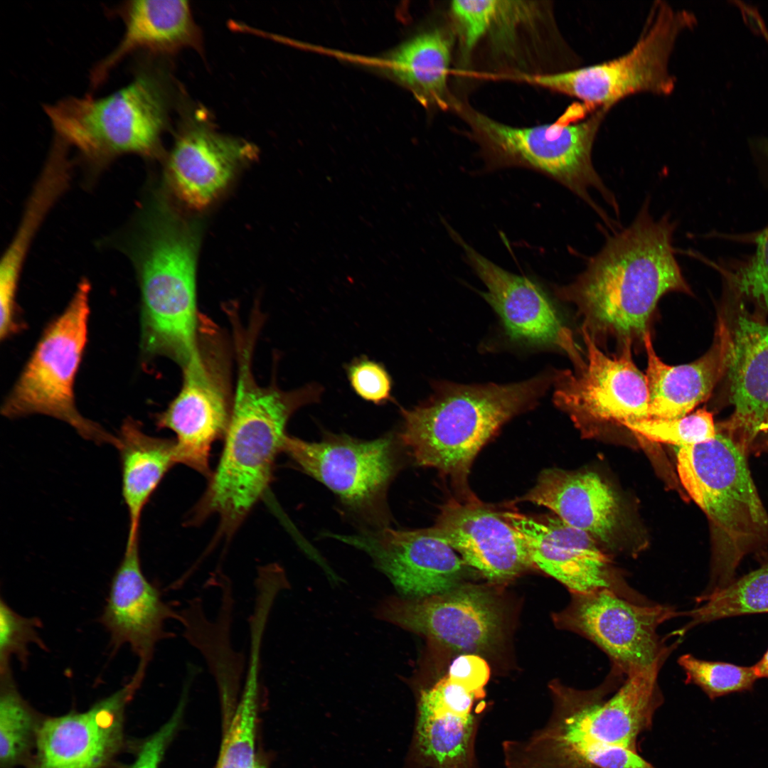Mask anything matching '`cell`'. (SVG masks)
Instances as JSON below:
<instances>
[{"label": "cell", "instance_id": "obj_1", "mask_svg": "<svg viewBox=\"0 0 768 768\" xmlns=\"http://www.w3.org/2000/svg\"><path fill=\"white\" fill-rule=\"evenodd\" d=\"M674 229L667 216L654 220L645 205L629 226L607 239L572 283L556 289L559 298L576 306L590 335L625 342L644 338L663 294L690 293L674 255Z\"/></svg>", "mask_w": 768, "mask_h": 768}, {"label": "cell", "instance_id": "obj_2", "mask_svg": "<svg viewBox=\"0 0 768 768\" xmlns=\"http://www.w3.org/2000/svg\"><path fill=\"white\" fill-rule=\"evenodd\" d=\"M252 361L237 362V382L229 425L218 464L191 513L196 524L217 515L220 530L230 535L261 498L272 479L277 456L283 452L286 426L299 407L320 398L321 388L309 384L291 391L258 385Z\"/></svg>", "mask_w": 768, "mask_h": 768}, {"label": "cell", "instance_id": "obj_3", "mask_svg": "<svg viewBox=\"0 0 768 768\" xmlns=\"http://www.w3.org/2000/svg\"><path fill=\"white\" fill-rule=\"evenodd\" d=\"M555 377L503 385L439 382L427 400L400 409L399 440L417 464L448 477L459 496H471L467 479L479 451L507 421L533 408Z\"/></svg>", "mask_w": 768, "mask_h": 768}, {"label": "cell", "instance_id": "obj_4", "mask_svg": "<svg viewBox=\"0 0 768 768\" xmlns=\"http://www.w3.org/2000/svg\"><path fill=\"white\" fill-rule=\"evenodd\" d=\"M147 210L134 256L142 292L141 348L147 356H165L182 368L198 348V228L164 202Z\"/></svg>", "mask_w": 768, "mask_h": 768}, {"label": "cell", "instance_id": "obj_5", "mask_svg": "<svg viewBox=\"0 0 768 768\" xmlns=\"http://www.w3.org/2000/svg\"><path fill=\"white\" fill-rule=\"evenodd\" d=\"M746 457L718 430L711 440L678 447L677 469L681 484L711 526V575L702 594L731 583L742 559L768 544V513Z\"/></svg>", "mask_w": 768, "mask_h": 768}, {"label": "cell", "instance_id": "obj_6", "mask_svg": "<svg viewBox=\"0 0 768 768\" xmlns=\"http://www.w3.org/2000/svg\"><path fill=\"white\" fill-rule=\"evenodd\" d=\"M43 108L56 138L100 162L125 154H155L166 122L163 87L146 70L109 95L67 97Z\"/></svg>", "mask_w": 768, "mask_h": 768}, {"label": "cell", "instance_id": "obj_7", "mask_svg": "<svg viewBox=\"0 0 768 768\" xmlns=\"http://www.w3.org/2000/svg\"><path fill=\"white\" fill-rule=\"evenodd\" d=\"M90 292V283L82 279L63 312L43 331L1 412L11 419L50 416L87 440L117 447V436L84 417L75 402V377L87 341Z\"/></svg>", "mask_w": 768, "mask_h": 768}, {"label": "cell", "instance_id": "obj_8", "mask_svg": "<svg viewBox=\"0 0 768 768\" xmlns=\"http://www.w3.org/2000/svg\"><path fill=\"white\" fill-rule=\"evenodd\" d=\"M608 107H599L578 122L569 116L550 124L517 127L496 121L482 113L464 112L494 167L523 166L538 171L585 200L602 218L606 216L593 202L589 190H597L615 209V199L594 168L592 151Z\"/></svg>", "mask_w": 768, "mask_h": 768}, {"label": "cell", "instance_id": "obj_9", "mask_svg": "<svg viewBox=\"0 0 768 768\" xmlns=\"http://www.w3.org/2000/svg\"><path fill=\"white\" fill-rule=\"evenodd\" d=\"M693 22L688 11L658 1L652 6L638 41L625 54L562 72L524 74L520 79L597 108H611L639 92L669 95L676 82L670 73L669 60L678 37Z\"/></svg>", "mask_w": 768, "mask_h": 768}, {"label": "cell", "instance_id": "obj_10", "mask_svg": "<svg viewBox=\"0 0 768 768\" xmlns=\"http://www.w3.org/2000/svg\"><path fill=\"white\" fill-rule=\"evenodd\" d=\"M223 341L216 326L201 318L198 349L182 368L181 390L156 417L159 428L176 435V463L208 478L212 446L225 437L233 403Z\"/></svg>", "mask_w": 768, "mask_h": 768}, {"label": "cell", "instance_id": "obj_11", "mask_svg": "<svg viewBox=\"0 0 768 768\" xmlns=\"http://www.w3.org/2000/svg\"><path fill=\"white\" fill-rule=\"evenodd\" d=\"M572 594L556 614L558 625L592 641L626 673L665 662L681 639L667 646L658 633L663 623L681 616L673 607L636 603L608 589Z\"/></svg>", "mask_w": 768, "mask_h": 768}, {"label": "cell", "instance_id": "obj_12", "mask_svg": "<svg viewBox=\"0 0 768 768\" xmlns=\"http://www.w3.org/2000/svg\"><path fill=\"white\" fill-rule=\"evenodd\" d=\"M397 441L329 435L311 442L288 436L283 452L353 512L379 523L386 519L387 490L401 466Z\"/></svg>", "mask_w": 768, "mask_h": 768}, {"label": "cell", "instance_id": "obj_13", "mask_svg": "<svg viewBox=\"0 0 768 768\" xmlns=\"http://www.w3.org/2000/svg\"><path fill=\"white\" fill-rule=\"evenodd\" d=\"M586 361L570 370L557 372L554 403L580 425L625 423L649 418L646 375L633 361L631 341L618 356L609 357L582 327Z\"/></svg>", "mask_w": 768, "mask_h": 768}, {"label": "cell", "instance_id": "obj_14", "mask_svg": "<svg viewBox=\"0 0 768 768\" xmlns=\"http://www.w3.org/2000/svg\"><path fill=\"white\" fill-rule=\"evenodd\" d=\"M664 662L626 673L612 666L597 687L577 690L565 687L562 708L581 732L597 742L639 752V735L653 725L664 698L658 683Z\"/></svg>", "mask_w": 768, "mask_h": 768}, {"label": "cell", "instance_id": "obj_15", "mask_svg": "<svg viewBox=\"0 0 768 768\" xmlns=\"http://www.w3.org/2000/svg\"><path fill=\"white\" fill-rule=\"evenodd\" d=\"M504 514L524 539L533 565L572 593L608 589L636 603H652L626 582L589 533L555 515Z\"/></svg>", "mask_w": 768, "mask_h": 768}, {"label": "cell", "instance_id": "obj_16", "mask_svg": "<svg viewBox=\"0 0 768 768\" xmlns=\"http://www.w3.org/2000/svg\"><path fill=\"white\" fill-rule=\"evenodd\" d=\"M447 676L419 695L408 768H480L476 740L483 698Z\"/></svg>", "mask_w": 768, "mask_h": 768}, {"label": "cell", "instance_id": "obj_17", "mask_svg": "<svg viewBox=\"0 0 768 768\" xmlns=\"http://www.w3.org/2000/svg\"><path fill=\"white\" fill-rule=\"evenodd\" d=\"M335 537L367 553L394 585L411 599L457 587L466 565L432 527L410 530L384 527L375 532Z\"/></svg>", "mask_w": 768, "mask_h": 768}, {"label": "cell", "instance_id": "obj_18", "mask_svg": "<svg viewBox=\"0 0 768 768\" xmlns=\"http://www.w3.org/2000/svg\"><path fill=\"white\" fill-rule=\"evenodd\" d=\"M469 264L486 287L484 298L499 316L506 335L518 343L535 348L558 347L580 365L571 331L563 324L545 292L528 277L511 273L476 251L450 227Z\"/></svg>", "mask_w": 768, "mask_h": 768}, {"label": "cell", "instance_id": "obj_19", "mask_svg": "<svg viewBox=\"0 0 768 768\" xmlns=\"http://www.w3.org/2000/svg\"><path fill=\"white\" fill-rule=\"evenodd\" d=\"M383 619L462 652L489 647L501 631L493 597L477 587H455L419 599H392L381 609Z\"/></svg>", "mask_w": 768, "mask_h": 768}, {"label": "cell", "instance_id": "obj_20", "mask_svg": "<svg viewBox=\"0 0 768 768\" xmlns=\"http://www.w3.org/2000/svg\"><path fill=\"white\" fill-rule=\"evenodd\" d=\"M466 565L502 582L533 565L526 542L506 518L474 496L451 498L432 526Z\"/></svg>", "mask_w": 768, "mask_h": 768}, {"label": "cell", "instance_id": "obj_21", "mask_svg": "<svg viewBox=\"0 0 768 768\" xmlns=\"http://www.w3.org/2000/svg\"><path fill=\"white\" fill-rule=\"evenodd\" d=\"M137 689L129 681L86 711L46 719L30 768H104L122 744L125 708Z\"/></svg>", "mask_w": 768, "mask_h": 768}, {"label": "cell", "instance_id": "obj_22", "mask_svg": "<svg viewBox=\"0 0 768 768\" xmlns=\"http://www.w3.org/2000/svg\"><path fill=\"white\" fill-rule=\"evenodd\" d=\"M176 618L180 619L178 614L162 599L160 591L143 573L139 539L127 543L100 622L110 634L113 650L128 644L138 657V666L131 680L139 687L156 644L171 636L165 631V622Z\"/></svg>", "mask_w": 768, "mask_h": 768}, {"label": "cell", "instance_id": "obj_23", "mask_svg": "<svg viewBox=\"0 0 768 768\" xmlns=\"http://www.w3.org/2000/svg\"><path fill=\"white\" fill-rule=\"evenodd\" d=\"M727 329L725 373L733 412L718 430L747 454L768 437V324L741 312Z\"/></svg>", "mask_w": 768, "mask_h": 768}, {"label": "cell", "instance_id": "obj_24", "mask_svg": "<svg viewBox=\"0 0 768 768\" xmlns=\"http://www.w3.org/2000/svg\"><path fill=\"white\" fill-rule=\"evenodd\" d=\"M257 149L244 139L218 132L199 119L181 129L167 163L175 195L188 208L210 205L242 165L255 159Z\"/></svg>", "mask_w": 768, "mask_h": 768}, {"label": "cell", "instance_id": "obj_25", "mask_svg": "<svg viewBox=\"0 0 768 768\" xmlns=\"http://www.w3.org/2000/svg\"><path fill=\"white\" fill-rule=\"evenodd\" d=\"M114 12L124 25L116 48L98 62L90 73L97 88L124 58L138 50L166 53L187 46L198 48L199 30L188 2L183 0H134L123 2Z\"/></svg>", "mask_w": 768, "mask_h": 768}, {"label": "cell", "instance_id": "obj_26", "mask_svg": "<svg viewBox=\"0 0 768 768\" xmlns=\"http://www.w3.org/2000/svg\"><path fill=\"white\" fill-rule=\"evenodd\" d=\"M521 500L548 508L570 526L607 543L620 513L612 489L591 471L546 469Z\"/></svg>", "mask_w": 768, "mask_h": 768}, {"label": "cell", "instance_id": "obj_27", "mask_svg": "<svg viewBox=\"0 0 768 768\" xmlns=\"http://www.w3.org/2000/svg\"><path fill=\"white\" fill-rule=\"evenodd\" d=\"M643 341L648 358L649 418L675 419L690 414L725 373L727 329L722 321L710 350L690 363L668 366L656 355L649 331Z\"/></svg>", "mask_w": 768, "mask_h": 768}, {"label": "cell", "instance_id": "obj_28", "mask_svg": "<svg viewBox=\"0 0 768 768\" xmlns=\"http://www.w3.org/2000/svg\"><path fill=\"white\" fill-rule=\"evenodd\" d=\"M451 40L442 30L420 31L370 64L410 91L426 107L449 104L447 79Z\"/></svg>", "mask_w": 768, "mask_h": 768}, {"label": "cell", "instance_id": "obj_29", "mask_svg": "<svg viewBox=\"0 0 768 768\" xmlns=\"http://www.w3.org/2000/svg\"><path fill=\"white\" fill-rule=\"evenodd\" d=\"M122 495L129 514L127 543L139 539L142 511L167 471L176 464L175 440L146 434L141 425L126 419L117 436Z\"/></svg>", "mask_w": 768, "mask_h": 768}, {"label": "cell", "instance_id": "obj_30", "mask_svg": "<svg viewBox=\"0 0 768 768\" xmlns=\"http://www.w3.org/2000/svg\"><path fill=\"white\" fill-rule=\"evenodd\" d=\"M70 161L51 154L29 198L23 218L0 266V314H16V295L21 270L32 238L46 213L64 191L70 176Z\"/></svg>", "mask_w": 768, "mask_h": 768}, {"label": "cell", "instance_id": "obj_31", "mask_svg": "<svg viewBox=\"0 0 768 768\" xmlns=\"http://www.w3.org/2000/svg\"><path fill=\"white\" fill-rule=\"evenodd\" d=\"M759 566L735 578L726 587L696 598L697 605L683 612L689 622L676 632L683 637L702 624L737 616L768 613V556H761Z\"/></svg>", "mask_w": 768, "mask_h": 768}, {"label": "cell", "instance_id": "obj_32", "mask_svg": "<svg viewBox=\"0 0 768 768\" xmlns=\"http://www.w3.org/2000/svg\"><path fill=\"white\" fill-rule=\"evenodd\" d=\"M0 676V764L1 768H11L26 755L38 725L33 711L16 688L12 671Z\"/></svg>", "mask_w": 768, "mask_h": 768}, {"label": "cell", "instance_id": "obj_33", "mask_svg": "<svg viewBox=\"0 0 768 768\" xmlns=\"http://www.w3.org/2000/svg\"><path fill=\"white\" fill-rule=\"evenodd\" d=\"M741 239L754 245L751 254L713 266L737 296L768 310V225Z\"/></svg>", "mask_w": 768, "mask_h": 768}, {"label": "cell", "instance_id": "obj_34", "mask_svg": "<svg viewBox=\"0 0 768 768\" xmlns=\"http://www.w3.org/2000/svg\"><path fill=\"white\" fill-rule=\"evenodd\" d=\"M256 670L251 672L221 745L216 768H257L255 733L257 703Z\"/></svg>", "mask_w": 768, "mask_h": 768}, {"label": "cell", "instance_id": "obj_35", "mask_svg": "<svg viewBox=\"0 0 768 768\" xmlns=\"http://www.w3.org/2000/svg\"><path fill=\"white\" fill-rule=\"evenodd\" d=\"M686 674V683L698 686L711 700L733 693L751 690L758 679L754 666L707 661L691 654L678 659Z\"/></svg>", "mask_w": 768, "mask_h": 768}, {"label": "cell", "instance_id": "obj_36", "mask_svg": "<svg viewBox=\"0 0 768 768\" xmlns=\"http://www.w3.org/2000/svg\"><path fill=\"white\" fill-rule=\"evenodd\" d=\"M623 426L651 441L678 447L708 442L718 433L713 415L705 409L678 418H647L627 422Z\"/></svg>", "mask_w": 768, "mask_h": 768}, {"label": "cell", "instance_id": "obj_37", "mask_svg": "<svg viewBox=\"0 0 768 768\" xmlns=\"http://www.w3.org/2000/svg\"><path fill=\"white\" fill-rule=\"evenodd\" d=\"M41 626L38 618L26 617L18 614L1 598L0 673L11 671V660L14 656L23 667L26 666L30 644H35L42 649H47L38 632Z\"/></svg>", "mask_w": 768, "mask_h": 768}, {"label": "cell", "instance_id": "obj_38", "mask_svg": "<svg viewBox=\"0 0 768 768\" xmlns=\"http://www.w3.org/2000/svg\"><path fill=\"white\" fill-rule=\"evenodd\" d=\"M498 0L453 1L449 6L461 58L466 61L484 39L497 9Z\"/></svg>", "mask_w": 768, "mask_h": 768}, {"label": "cell", "instance_id": "obj_39", "mask_svg": "<svg viewBox=\"0 0 768 768\" xmlns=\"http://www.w3.org/2000/svg\"><path fill=\"white\" fill-rule=\"evenodd\" d=\"M347 374L353 390L365 400L379 405L391 399V378L382 365L365 358L356 359L348 366Z\"/></svg>", "mask_w": 768, "mask_h": 768}, {"label": "cell", "instance_id": "obj_40", "mask_svg": "<svg viewBox=\"0 0 768 768\" xmlns=\"http://www.w3.org/2000/svg\"><path fill=\"white\" fill-rule=\"evenodd\" d=\"M447 676L469 689L484 695V688L489 679L490 671L482 658L467 654L454 660Z\"/></svg>", "mask_w": 768, "mask_h": 768}, {"label": "cell", "instance_id": "obj_41", "mask_svg": "<svg viewBox=\"0 0 768 768\" xmlns=\"http://www.w3.org/2000/svg\"><path fill=\"white\" fill-rule=\"evenodd\" d=\"M179 712L152 735L140 748L130 768H159L166 746L174 732L179 719Z\"/></svg>", "mask_w": 768, "mask_h": 768}, {"label": "cell", "instance_id": "obj_42", "mask_svg": "<svg viewBox=\"0 0 768 768\" xmlns=\"http://www.w3.org/2000/svg\"><path fill=\"white\" fill-rule=\"evenodd\" d=\"M753 666L758 678L768 679V649L759 661Z\"/></svg>", "mask_w": 768, "mask_h": 768}, {"label": "cell", "instance_id": "obj_43", "mask_svg": "<svg viewBox=\"0 0 768 768\" xmlns=\"http://www.w3.org/2000/svg\"><path fill=\"white\" fill-rule=\"evenodd\" d=\"M763 152H764V154L765 155V156L767 158V162H768V142H767L764 145V146H763ZM765 174H766V176H764V178L768 181V165H767V168L766 169V171H765Z\"/></svg>", "mask_w": 768, "mask_h": 768}, {"label": "cell", "instance_id": "obj_44", "mask_svg": "<svg viewBox=\"0 0 768 768\" xmlns=\"http://www.w3.org/2000/svg\"><path fill=\"white\" fill-rule=\"evenodd\" d=\"M257 768H265V767H263L262 765H261V764H258V765H257Z\"/></svg>", "mask_w": 768, "mask_h": 768}]
</instances>
